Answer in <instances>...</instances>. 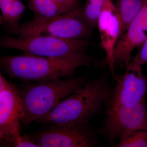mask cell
Masks as SVG:
<instances>
[{"mask_svg": "<svg viewBox=\"0 0 147 147\" xmlns=\"http://www.w3.org/2000/svg\"><path fill=\"white\" fill-rule=\"evenodd\" d=\"M113 88L108 73L87 81L81 88L64 99L49 114L37 121L52 125L89 124L90 120L112 105Z\"/></svg>", "mask_w": 147, "mask_h": 147, "instance_id": "cell-1", "label": "cell"}, {"mask_svg": "<svg viewBox=\"0 0 147 147\" xmlns=\"http://www.w3.org/2000/svg\"><path fill=\"white\" fill-rule=\"evenodd\" d=\"M95 63L86 53L67 58L41 57L24 53L0 58L2 72L24 83H40L59 78L73 77L77 69Z\"/></svg>", "mask_w": 147, "mask_h": 147, "instance_id": "cell-2", "label": "cell"}, {"mask_svg": "<svg viewBox=\"0 0 147 147\" xmlns=\"http://www.w3.org/2000/svg\"><path fill=\"white\" fill-rule=\"evenodd\" d=\"M87 79L85 75L74 76L24 85L20 89L23 105L21 123L27 126L45 117L64 99L78 91Z\"/></svg>", "mask_w": 147, "mask_h": 147, "instance_id": "cell-3", "label": "cell"}, {"mask_svg": "<svg viewBox=\"0 0 147 147\" xmlns=\"http://www.w3.org/2000/svg\"><path fill=\"white\" fill-rule=\"evenodd\" d=\"M90 44V41L88 39H63L42 35L23 38L2 36L0 39L1 48L55 58H70L86 53Z\"/></svg>", "mask_w": 147, "mask_h": 147, "instance_id": "cell-4", "label": "cell"}, {"mask_svg": "<svg viewBox=\"0 0 147 147\" xmlns=\"http://www.w3.org/2000/svg\"><path fill=\"white\" fill-rule=\"evenodd\" d=\"M92 31L84 18L83 8L79 5L66 13L47 20L33 18L20 25L12 34L19 38L42 35L63 39H88Z\"/></svg>", "mask_w": 147, "mask_h": 147, "instance_id": "cell-5", "label": "cell"}, {"mask_svg": "<svg viewBox=\"0 0 147 147\" xmlns=\"http://www.w3.org/2000/svg\"><path fill=\"white\" fill-rule=\"evenodd\" d=\"M145 129H147L146 100L136 105L111 106L106 109L98 132L114 146L116 141L124 142L134 131Z\"/></svg>", "mask_w": 147, "mask_h": 147, "instance_id": "cell-6", "label": "cell"}, {"mask_svg": "<svg viewBox=\"0 0 147 147\" xmlns=\"http://www.w3.org/2000/svg\"><path fill=\"white\" fill-rule=\"evenodd\" d=\"M23 105L20 89L0 74L1 147H15L21 134Z\"/></svg>", "mask_w": 147, "mask_h": 147, "instance_id": "cell-7", "label": "cell"}, {"mask_svg": "<svg viewBox=\"0 0 147 147\" xmlns=\"http://www.w3.org/2000/svg\"><path fill=\"white\" fill-rule=\"evenodd\" d=\"M51 126L28 136L39 147H94L98 145L97 131L89 124Z\"/></svg>", "mask_w": 147, "mask_h": 147, "instance_id": "cell-8", "label": "cell"}, {"mask_svg": "<svg viewBox=\"0 0 147 147\" xmlns=\"http://www.w3.org/2000/svg\"><path fill=\"white\" fill-rule=\"evenodd\" d=\"M125 67L124 73L113 77L116 85L113 88L111 106L134 105L146 100L147 77L142 65L131 61Z\"/></svg>", "mask_w": 147, "mask_h": 147, "instance_id": "cell-9", "label": "cell"}, {"mask_svg": "<svg viewBox=\"0 0 147 147\" xmlns=\"http://www.w3.org/2000/svg\"><path fill=\"white\" fill-rule=\"evenodd\" d=\"M147 38V0H144L139 13L117 43L114 52L115 65L125 67L130 63L133 51L142 47Z\"/></svg>", "mask_w": 147, "mask_h": 147, "instance_id": "cell-10", "label": "cell"}, {"mask_svg": "<svg viewBox=\"0 0 147 147\" xmlns=\"http://www.w3.org/2000/svg\"><path fill=\"white\" fill-rule=\"evenodd\" d=\"M100 45L105 52V59L113 77L115 76L114 52L120 36L121 24L112 0H107L98 21Z\"/></svg>", "mask_w": 147, "mask_h": 147, "instance_id": "cell-11", "label": "cell"}, {"mask_svg": "<svg viewBox=\"0 0 147 147\" xmlns=\"http://www.w3.org/2000/svg\"><path fill=\"white\" fill-rule=\"evenodd\" d=\"M1 25L13 34L20 27V22L26 6L21 0H0Z\"/></svg>", "mask_w": 147, "mask_h": 147, "instance_id": "cell-12", "label": "cell"}, {"mask_svg": "<svg viewBox=\"0 0 147 147\" xmlns=\"http://www.w3.org/2000/svg\"><path fill=\"white\" fill-rule=\"evenodd\" d=\"M28 7L38 20L50 19L72 10L54 0H28Z\"/></svg>", "mask_w": 147, "mask_h": 147, "instance_id": "cell-13", "label": "cell"}, {"mask_svg": "<svg viewBox=\"0 0 147 147\" xmlns=\"http://www.w3.org/2000/svg\"><path fill=\"white\" fill-rule=\"evenodd\" d=\"M143 2L144 0H118L115 4L121 24L119 39L139 13Z\"/></svg>", "mask_w": 147, "mask_h": 147, "instance_id": "cell-14", "label": "cell"}, {"mask_svg": "<svg viewBox=\"0 0 147 147\" xmlns=\"http://www.w3.org/2000/svg\"><path fill=\"white\" fill-rule=\"evenodd\" d=\"M107 0H86L83 14L92 30L97 27L98 18Z\"/></svg>", "mask_w": 147, "mask_h": 147, "instance_id": "cell-15", "label": "cell"}, {"mask_svg": "<svg viewBox=\"0 0 147 147\" xmlns=\"http://www.w3.org/2000/svg\"><path fill=\"white\" fill-rule=\"evenodd\" d=\"M116 147H147V129L134 131L124 142L117 144Z\"/></svg>", "mask_w": 147, "mask_h": 147, "instance_id": "cell-16", "label": "cell"}, {"mask_svg": "<svg viewBox=\"0 0 147 147\" xmlns=\"http://www.w3.org/2000/svg\"><path fill=\"white\" fill-rule=\"evenodd\" d=\"M131 61L142 66L147 65V38Z\"/></svg>", "mask_w": 147, "mask_h": 147, "instance_id": "cell-17", "label": "cell"}, {"mask_svg": "<svg viewBox=\"0 0 147 147\" xmlns=\"http://www.w3.org/2000/svg\"><path fill=\"white\" fill-rule=\"evenodd\" d=\"M39 147L29 137L28 135L22 136L15 147Z\"/></svg>", "mask_w": 147, "mask_h": 147, "instance_id": "cell-18", "label": "cell"}, {"mask_svg": "<svg viewBox=\"0 0 147 147\" xmlns=\"http://www.w3.org/2000/svg\"><path fill=\"white\" fill-rule=\"evenodd\" d=\"M62 5L71 8H75L79 6V0H54Z\"/></svg>", "mask_w": 147, "mask_h": 147, "instance_id": "cell-19", "label": "cell"}]
</instances>
